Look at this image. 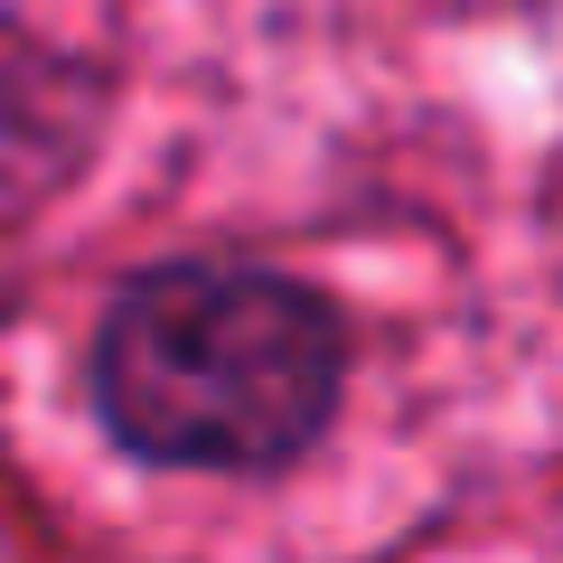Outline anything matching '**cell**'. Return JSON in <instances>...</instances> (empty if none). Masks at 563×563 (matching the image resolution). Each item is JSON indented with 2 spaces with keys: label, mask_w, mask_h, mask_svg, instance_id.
<instances>
[{
  "label": "cell",
  "mask_w": 563,
  "mask_h": 563,
  "mask_svg": "<svg viewBox=\"0 0 563 563\" xmlns=\"http://www.w3.org/2000/svg\"><path fill=\"white\" fill-rule=\"evenodd\" d=\"M113 442L169 470H282L329 432L339 320L320 291L254 263H161L95 339Z\"/></svg>",
  "instance_id": "6da1fadb"
}]
</instances>
